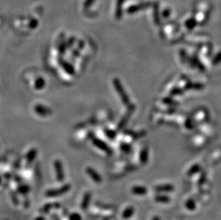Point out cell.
<instances>
[{
    "label": "cell",
    "mask_w": 221,
    "mask_h": 220,
    "mask_svg": "<svg viewBox=\"0 0 221 220\" xmlns=\"http://www.w3.org/2000/svg\"><path fill=\"white\" fill-rule=\"evenodd\" d=\"M157 193H170L173 192L175 190V186L171 184H164V185H158L154 187Z\"/></svg>",
    "instance_id": "obj_1"
},
{
    "label": "cell",
    "mask_w": 221,
    "mask_h": 220,
    "mask_svg": "<svg viewBox=\"0 0 221 220\" xmlns=\"http://www.w3.org/2000/svg\"><path fill=\"white\" fill-rule=\"evenodd\" d=\"M87 174L89 176L92 180L96 183H100L102 181L101 176L99 175V173L91 167H88L87 169Z\"/></svg>",
    "instance_id": "obj_2"
},
{
    "label": "cell",
    "mask_w": 221,
    "mask_h": 220,
    "mask_svg": "<svg viewBox=\"0 0 221 220\" xmlns=\"http://www.w3.org/2000/svg\"><path fill=\"white\" fill-rule=\"evenodd\" d=\"M131 191L133 194L137 196H144L148 193V189L145 186L135 185L131 189Z\"/></svg>",
    "instance_id": "obj_3"
},
{
    "label": "cell",
    "mask_w": 221,
    "mask_h": 220,
    "mask_svg": "<svg viewBox=\"0 0 221 220\" xmlns=\"http://www.w3.org/2000/svg\"><path fill=\"white\" fill-rule=\"evenodd\" d=\"M155 201L157 203H160V204H168L170 202V196L166 195L165 194L163 193H158L155 195Z\"/></svg>",
    "instance_id": "obj_4"
},
{
    "label": "cell",
    "mask_w": 221,
    "mask_h": 220,
    "mask_svg": "<svg viewBox=\"0 0 221 220\" xmlns=\"http://www.w3.org/2000/svg\"><path fill=\"white\" fill-rule=\"evenodd\" d=\"M135 213V207L133 206H128L123 210L122 213V218L124 220L130 219Z\"/></svg>",
    "instance_id": "obj_5"
},
{
    "label": "cell",
    "mask_w": 221,
    "mask_h": 220,
    "mask_svg": "<svg viewBox=\"0 0 221 220\" xmlns=\"http://www.w3.org/2000/svg\"><path fill=\"white\" fill-rule=\"evenodd\" d=\"M201 171V167L198 164H195L192 166V167L187 170V175L188 176H192L196 175V174L199 173Z\"/></svg>",
    "instance_id": "obj_6"
},
{
    "label": "cell",
    "mask_w": 221,
    "mask_h": 220,
    "mask_svg": "<svg viewBox=\"0 0 221 220\" xmlns=\"http://www.w3.org/2000/svg\"><path fill=\"white\" fill-rule=\"evenodd\" d=\"M185 207L189 211H195L196 209V202L195 201L194 199L189 198L187 199L186 203H185Z\"/></svg>",
    "instance_id": "obj_7"
},
{
    "label": "cell",
    "mask_w": 221,
    "mask_h": 220,
    "mask_svg": "<svg viewBox=\"0 0 221 220\" xmlns=\"http://www.w3.org/2000/svg\"><path fill=\"white\" fill-rule=\"evenodd\" d=\"M91 200V194L87 192L84 195V197L83 199V202L81 203V207L83 209H86L89 206V204Z\"/></svg>",
    "instance_id": "obj_8"
},
{
    "label": "cell",
    "mask_w": 221,
    "mask_h": 220,
    "mask_svg": "<svg viewBox=\"0 0 221 220\" xmlns=\"http://www.w3.org/2000/svg\"><path fill=\"white\" fill-rule=\"evenodd\" d=\"M140 162L143 164V165H145V164L148 162V152L146 149L143 150V151H142V152H141L140 155Z\"/></svg>",
    "instance_id": "obj_9"
},
{
    "label": "cell",
    "mask_w": 221,
    "mask_h": 220,
    "mask_svg": "<svg viewBox=\"0 0 221 220\" xmlns=\"http://www.w3.org/2000/svg\"><path fill=\"white\" fill-rule=\"evenodd\" d=\"M206 180H207V174L205 172L201 173V175L200 176L199 180L197 181V185L201 186L202 185H204Z\"/></svg>",
    "instance_id": "obj_10"
},
{
    "label": "cell",
    "mask_w": 221,
    "mask_h": 220,
    "mask_svg": "<svg viewBox=\"0 0 221 220\" xmlns=\"http://www.w3.org/2000/svg\"><path fill=\"white\" fill-rule=\"evenodd\" d=\"M152 220H161V219L158 216H154L152 218Z\"/></svg>",
    "instance_id": "obj_11"
}]
</instances>
